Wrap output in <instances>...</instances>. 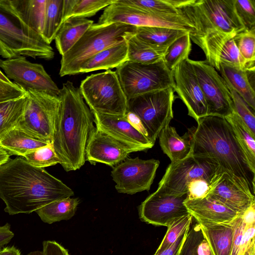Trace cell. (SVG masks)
Here are the masks:
<instances>
[{"instance_id": "8fae6325", "label": "cell", "mask_w": 255, "mask_h": 255, "mask_svg": "<svg viewBox=\"0 0 255 255\" xmlns=\"http://www.w3.org/2000/svg\"><path fill=\"white\" fill-rule=\"evenodd\" d=\"M220 169L213 159L191 153L183 159L171 162L158 184L156 191L175 196L186 194L188 183L197 178L211 180Z\"/></svg>"}, {"instance_id": "4316f807", "label": "cell", "mask_w": 255, "mask_h": 255, "mask_svg": "<svg viewBox=\"0 0 255 255\" xmlns=\"http://www.w3.org/2000/svg\"><path fill=\"white\" fill-rule=\"evenodd\" d=\"M93 23L92 20L81 17H71L64 21L54 38L60 54L68 52Z\"/></svg>"}, {"instance_id": "d590c367", "label": "cell", "mask_w": 255, "mask_h": 255, "mask_svg": "<svg viewBox=\"0 0 255 255\" xmlns=\"http://www.w3.org/2000/svg\"><path fill=\"white\" fill-rule=\"evenodd\" d=\"M64 0H46L41 35L50 44L63 23Z\"/></svg>"}, {"instance_id": "cb8c5ba5", "label": "cell", "mask_w": 255, "mask_h": 255, "mask_svg": "<svg viewBox=\"0 0 255 255\" xmlns=\"http://www.w3.org/2000/svg\"><path fill=\"white\" fill-rule=\"evenodd\" d=\"M235 219L222 224L198 223L213 255H231Z\"/></svg>"}, {"instance_id": "ac0fdd59", "label": "cell", "mask_w": 255, "mask_h": 255, "mask_svg": "<svg viewBox=\"0 0 255 255\" xmlns=\"http://www.w3.org/2000/svg\"><path fill=\"white\" fill-rule=\"evenodd\" d=\"M173 90L188 110V115L197 122L208 116L207 104L194 68L188 58L173 70Z\"/></svg>"}, {"instance_id": "3957f363", "label": "cell", "mask_w": 255, "mask_h": 255, "mask_svg": "<svg viewBox=\"0 0 255 255\" xmlns=\"http://www.w3.org/2000/svg\"><path fill=\"white\" fill-rule=\"evenodd\" d=\"M58 96L61 104L52 144L64 169L75 171L86 161V143L94 127V116L79 88L72 82L63 84Z\"/></svg>"}, {"instance_id": "e0dca14e", "label": "cell", "mask_w": 255, "mask_h": 255, "mask_svg": "<svg viewBox=\"0 0 255 255\" xmlns=\"http://www.w3.org/2000/svg\"><path fill=\"white\" fill-rule=\"evenodd\" d=\"M187 194L175 196L155 191L138 207L140 220L155 226L168 227L175 220L189 214L184 204Z\"/></svg>"}, {"instance_id": "f1b7e54d", "label": "cell", "mask_w": 255, "mask_h": 255, "mask_svg": "<svg viewBox=\"0 0 255 255\" xmlns=\"http://www.w3.org/2000/svg\"><path fill=\"white\" fill-rule=\"evenodd\" d=\"M128 61L142 64H151L163 60L168 47L151 45L136 36L129 35L126 38Z\"/></svg>"}, {"instance_id": "484cf974", "label": "cell", "mask_w": 255, "mask_h": 255, "mask_svg": "<svg viewBox=\"0 0 255 255\" xmlns=\"http://www.w3.org/2000/svg\"><path fill=\"white\" fill-rule=\"evenodd\" d=\"M163 152L174 162L184 159L191 153L192 146L189 132L180 136L175 128L167 126L158 135Z\"/></svg>"}, {"instance_id": "9c48e42d", "label": "cell", "mask_w": 255, "mask_h": 255, "mask_svg": "<svg viewBox=\"0 0 255 255\" xmlns=\"http://www.w3.org/2000/svg\"><path fill=\"white\" fill-rule=\"evenodd\" d=\"M115 72L128 100L147 93L174 88L172 72L163 60L151 64L127 61Z\"/></svg>"}, {"instance_id": "603a6c76", "label": "cell", "mask_w": 255, "mask_h": 255, "mask_svg": "<svg viewBox=\"0 0 255 255\" xmlns=\"http://www.w3.org/2000/svg\"><path fill=\"white\" fill-rule=\"evenodd\" d=\"M227 86L235 90L255 111V92L254 83L251 81L255 77V71L242 70L236 67L221 64L218 70Z\"/></svg>"}, {"instance_id": "74e56055", "label": "cell", "mask_w": 255, "mask_h": 255, "mask_svg": "<svg viewBox=\"0 0 255 255\" xmlns=\"http://www.w3.org/2000/svg\"><path fill=\"white\" fill-rule=\"evenodd\" d=\"M190 32L172 43L167 48L163 60L167 69L172 72L181 62L189 58L192 50Z\"/></svg>"}, {"instance_id": "d6986e66", "label": "cell", "mask_w": 255, "mask_h": 255, "mask_svg": "<svg viewBox=\"0 0 255 255\" xmlns=\"http://www.w3.org/2000/svg\"><path fill=\"white\" fill-rule=\"evenodd\" d=\"M96 127L130 149L132 152L146 150L154 143L128 121L126 115L115 116L92 112Z\"/></svg>"}, {"instance_id": "7a4b0ae2", "label": "cell", "mask_w": 255, "mask_h": 255, "mask_svg": "<svg viewBox=\"0 0 255 255\" xmlns=\"http://www.w3.org/2000/svg\"><path fill=\"white\" fill-rule=\"evenodd\" d=\"M188 129L192 154L214 160L220 169L236 183L255 196L253 168L230 123L223 117L207 116Z\"/></svg>"}, {"instance_id": "8d00e7d4", "label": "cell", "mask_w": 255, "mask_h": 255, "mask_svg": "<svg viewBox=\"0 0 255 255\" xmlns=\"http://www.w3.org/2000/svg\"><path fill=\"white\" fill-rule=\"evenodd\" d=\"M225 119L233 128L249 162L255 168V135L253 134L234 110Z\"/></svg>"}, {"instance_id": "5b68a950", "label": "cell", "mask_w": 255, "mask_h": 255, "mask_svg": "<svg viewBox=\"0 0 255 255\" xmlns=\"http://www.w3.org/2000/svg\"><path fill=\"white\" fill-rule=\"evenodd\" d=\"M136 27L121 23H93L78 41L62 56L59 75L79 74L82 64L99 52L135 34Z\"/></svg>"}, {"instance_id": "9a60e30c", "label": "cell", "mask_w": 255, "mask_h": 255, "mask_svg": "<svg viewBox=\"0 0 255 255\" xmlns=\"http://www.w3.org/2000/svg\"><path fill=\"white\" fill-rule=\"evenodd\" d=\"M0 68L7 78L13 80L25 91L33 90L59 95L60 89L43 66L29 62L25 57L0 59Z\"/></svg>"}, {"instance_id": "30bf717a", "label": "cell", "mask_w": 255, "mask_h": 255, "mask_svg": "<svg viewBox=\"0 0 255 255\" xmlns=\"http://www.w3.org/2000/svg\"><path fill=\"white\" fill-rule=\"evenodd\" d=\"M174 90L171 87L143 94L128 100L127 112L141 121L154 144L160 132L173 117Z\"/></svg>"}, {"instance_id": "7dc6e473", "label": "cell", "mask_w": 255, "mask_h": 255, "mask_svg": "<svg viewBox=\"0 0 255 255\" xmlns=\"http://www.w3.org/2000/svg\"><path fill=\"white\" fill-rule=\"evenodd\" d=\"M44 255H70L67 249L54 241H45L42 243Z\"/></svg>"}, {"instance_id": "9f6ffc18", "label": "cell", "mask_w": 255, "mask_h": 255, "mask_svg": "<svg viewBox=\"0 0 255 255\" xmlns=\"http://www.w3.org/2000/svg\"><path fill=\"white\" fill-rule=\"evenodd\" d=\"M245 255H255V245L254 243L245 253Z\"/></svg>"}, {"instance_id": "d6a6232c", "label": "cell", "mask_w": 255, "mask_h": 255, "mask_svg": "<svg viewBox=\"0 0 255 255\" xmlns=\"http://www.w3.org/2000/svg\"><path fill=\"white\" fill-rule=\"evenodd\" d=\"M187 32H189L167 27L139 26L136 27L135 35L151 45L168 47Z\"/></svg>"}, {"instance_id": "60d3db41", "label": "cell", "mask_w": 255, "mask_h": 255, "mask_svg": "<svg viewBox=\"0 0 255 255\" xmlns=\"http://www.w3.org/2000/svg\"><path fill=\"white\" fill-rule=\"evenodd\" d=\"M193 217L189 213L175 220L168 226L166 233L154 254L171 246L190 225Z\"/></svg>"}, {"instance_id": "4fadbf2b", "label": "cell", "mask_w": 255, "mask_h": 255, "mask_svg": "<svg viewBox=\"0 0 255 255\" xmlns=\"http://www.w3.org/2000/svg\"><path fill=\"white\" fill-rule=\"evenodd\" d=\"M208 107V116L226 118L234 110L230 92L227 84L216 70L206 60L189 59Z\"/></svg>"}, {"instance_id": "5bb4252c", "label": "cell", "mask_w": 255, "mask_h": 255, "mask_svg": "<svg viewBox=\"0 0 255 255\" xmlns=\"http://www.w3.org/2000/svg\"><path fill=\"white\" fill-rule=\"evenodd\" d=\"M158 160L127 158L113 167L111 171L119 193L132 195L148 191L159 165Z\"/></svg>"}, {"instance_id": "db71d44e", "label": "cell", "mask_w": 255, "mask_h": 255, "mask_svg": "<svg viewBox=\"0 0 255 255\" xmlns=\"http://www.w3.org/2000/svg\"><path fill=\"white\" fill-rule=\"evenodd\" d=\"M0 255H21L20 251L14 246L6 247L1 249Z\"/></svg>"}, {"instance_id": "1f68e13d", "label": "cell", "mask_w": 255, "mask_h": 255, "mask_svg": "<svg viewBox=\"0 0 255 255\" xmlns=\"http://www.w3.org/2000/svg\"><path fill=\"white\" fill-rule=\"evenodd\" d=\"M190 0H117V2L141 10L158 14H179Z\"/></svg>"}, {"instance_id": "ab89813d", "label": "cell", "mask_w": 255, "mask_h": 255, "mask_svg": "<svg viewBox=\"0 0 255 255\" xmlns=\"http://www.w3.org/2000/svg\"><path fill=\"white\" fill-rule=\"evenodd\" d=\"M23 157L30 164L38 168H43L60 163L52 143L31 151Z\"/></svg>"}, {"instance_id": "f5cc1de1", "label": "cell", "mask_w": 255, "mask_h": 255, "mask_svg": "<svg viewBox=\"0 0 255 255\" xmlns=\"http://www.w3.org/2000/svg\"><path fill=\"white\" fill-rule=\"evenodd\" d=\"M243 222L246 224L255 223V204L251 205L244 213L241 214Z\"/></svg>"}, {"instance_id": "83f0119b", "label": "cell", "mask_w": 255, "mask_h": 255, "mask_svg": "<svg viewBox=\"0 0 255 255\" xmlns=\"http://www.w3.org/2000/svg\"><path fill=\"white\" fill-rule=\"evenodd\" d=\"M48 143L30 135L16 127L0 138V146L10 155H16L22 157Z\"/></svg>"}, {"instance_id": "7bdbcfd3", "label": "cell", "mask_w": 255, "mask_h": 255, "mask_svg": "<svg viewBox=\"0 0 255 255\" xmlns=\"http://www.w3.org/2000/svg\"><path fill=\"white\" fill-rule=\"evenodd\" d=\"M236 12L246 30L255 29V0H234Z\"/></svg>"}, {"instance_id": "2e32d148", "label": "cell", "mask_w": 255, "mask_h": 255, "mask_svg": "<svg viewBox=\"0 0 255 255\" xmlns=\"http://www.w3.org/2000/svg\"><path fill=\"white\" fill-rule=\"evenodd\" d=\"M191 40L204 52L206 61L218 70L221 64L249 70L241 55L232 35L211 32L203 35H190Z\"/></svg>"}, {"instance_id": "816d5d0a", "label": "cell", "mask_w": 255, "mask_h": 255, "mask_svg": "<svg viewBox=\"0 0 255 255\" xmlns=\"http://www.w3.org/2000/svg\"><path fill=\"white\" fill-rule=\"evenodd\" d=\"M197 255H213L209 245L203 235L197 246Z\"/></svg>"}, {"instance_id": "f546056e", "label": "cell", "mask_w": 255, "mask_h": 255, "mask_svg": "<svg viewBox=\"0 0 255 255\" xmlns=\"http://www.w3.org/2000/svg\"><path fill=\"white\" fill-rule=\"evenodd\" d=\"M46 0H9L22 21L40 35L45 16Z\"/></svg>"}, {"instance_id": "6da1fadb", "label": "cell", "mask_w": 255, "mask_h": 255, "mask_svg": "<svg viewBox=\"0 0 255 255\" xmlns=\"http://www.w3.org/2000/svg\"><path fill=\"white\" fill-rule=\"evenodd\" d=\"M74 195L62 181L24 158L9 159L0 167V198L9 215L30 214Z\"/></svg>"}, {"instance_id": "ee69618b", "label": "cell", "mask_w": 255, "mask_h": 255, "mask_svg": "<svg viewBox=\"0 0 255 255\" xmlns=\"http://www.w3.org/2000/svg\"><path fill=\"white\" fill-rule=\"evenodd\" d=\"M191 222L186 239L180 250L179 255H197V246L203 236L199 224Z\"/></svg>"}, {"instance_id": "91938a15", "label": "cell", "mask_w": 255, "mask_h": 255, "mask_svg": "<svg viewBox=\"0 0 255 255\" xmlns=\"http://www.w3.org/2000/svg\"><path fill=\"white\" fill-rule=\"evenodd\" d=\"M1 248H0V252L1 251Z\"/></svg>"}, {"instance_id": "836d02e7", "label": "cell", "mask_w": 255, "mask_h": 255, "mask_svg": "<svg viewBox=\"0 0 255 255\" xmlns=\"http://www.w3.org/2000/svg\"><path fill=\"white\" fill-rule=\"evenodd\" d=\"M116 0H64L63 22L71 17H90Z\"/></svg>"}, {"instance_id": "d4e9b609", "label": "cell", "mask_w": 255, "mask_h": 255, "mask_svg": "<svg viewBox=\"0 0 255 255\" xmlns=\"http://www.w3.org/2000/svg\"><path fill=\"white\" fill-rule=\"evenodd\" d=\"M127 61L128 45L126 40L110 46L89 58L81 66L79 74L117 68Z\"/></svg>"}, {"instance_id": "681fc988", "label": "cell", "mask_w": 255, "mask_h": 255, "mask_svg": "<svg viewBox=\"0 0 255 255\" xmlns=\"http://www.w3.org/2000/svg\"><path fill=\"white\" fill-rule=\"evenodd\" d=\"M10 230V225L7 223L0 226V248L8 244L14 237Z\"/></svg>"}, {"instance_id": "f907efd6", "label": "cell", "mask_w": 255, "mask_h": 255, "mask_svg": "<svg viewBox=\"0 0 255 255\" xmlns=\"http://www.w3.org/2000/svg\"><path fill=\"white\" fill-rule=\"evenodd\" d=\"M126 117L130 125L142 134L148 138V133L140 120L134 114L127 112Z\"/></svg>"}, {"instance_id": "ffe728a7", "label": "cell", "mask_w": 255, "mask_h": 255, "mask_svg": "<svg viewBox=\"0 0 255 255\" xmlns=\"http://www.w3.org/2000/svg\"><path fill=\"white\" fill-rule=\"evenodd\" d=\"M131 152L130 149L94 127L87 141L85 159L93 164L102 163L114 167Z\"/></svg>"}, {"instance_id": "44dd1931", "label": "cell", "mask_w": 255, "mask_h": 255, "mask_svg": "<svg viewBox=\"0 0 255 255\" xmlns=\"http://www.w3.org/2000/svg\"><path fill=\"white\" fill-rule=\"evenodd\" d=\"M241 214L255 204V197L236 183L220 169L211 181V190L207 196Z\"/></svg>"}, {"instance_id": "277c9868", "label": "cell", "mask_w": 255, "mask_h": 255, "mask_svg": "<svg viewBox=\"0 0 255 255\" xmlns=\"http://www.w3.org/2000/svg\"><path fill=\"white\" fill-rule=\"evenodd\" d=\"M0 55L51 60L54 52L42 36L20 18L9 0H0Z\"/></svg>"}, {"instance_id": "f6af8a7d", "label": "cell", "mask_w": 255, "mask_h": 255, "mask_svg": "<svg viewBox=\"0 0 255 255\" xmlns=\"http://www.w3.org/2000/svg\"><path fill=\"white\" fill-rule=\"evenodd\" d=\"M211 181L204 178H197L190 182L187 186L186 200L206 197L211 190Z\"/></svg>"}, {"instance_id": "f35d334b", "label": "cell", "mask_w": 255, "mask_h": 255, "mask_svg": "<svg viewBox=\"0 0 255 255\" xmlns=\"http://www.w3.org/2000/svg\"><path fill=\"white\" fill-rule=\"evenodd\" d=\"M234 39L249 70L255 71V29L245 30L237 34Z\"/></svg>"}, {"instance_id": "8992f818", "label": "cell", "mask_w": 255, "mask_h": 255, "mask_svg": "<svg viewBox=\"0 0 255 255\" xmlns=\"http://www.w3.org/2000/svg\"><path fill=\"white\" fill-rule=\"evenodd\" d=\"M180 9L195 27L190 35L220 32L235 36L246 30L234 0H190Z\"/></svg>"}, {"instance_id": "7402d4cb", "label": "cell", "mask_w": 255, "mask_h": 255, "mask_svg": "<svg viewBox=\"0 0 255 255\" xmlns=\"http://www.w3.org/2000/svg\"><path fill=\"white\" fill-rule=\"evenodd\" d=\"M184 204L198 223L222 224L232 222L240 214L208 197L186 200Z\"/></svg>"}, {"instance_id": "52a82bcc", "label": "cell", "mask_w": 255, "mask_h": 255, "mask_svg": "<svg viewBox=\"0 0 255 255\" xmlns=\"http://www.w3.org/2000/svg\"><path fill=\"white\" fill-rule=\"evenodd\" d=\"M79 88L92 112L110 116L126 115L128 100L115 71L108 70L92 74L81 81Z\"/></svg>"}, {"instance_id": "bcb514c9", "label": "cell", "mask_w": 255, "mask_h": 255, "mask_svg": "<svg viewBox=\"0 0 255 255\" xmlns=\"http://www.w3.org/2000/svg\"><path fill=\"white\" fill-rule=\"evenodd\" d=\"M26 93L14 82L8 83L0 80V103L22 98Z\"/></svg>"}, {"instance_id": "c3c4849f", "label": "cell", "mask_w": 255, "mask_h": 255, "mask_svg": "<svg viewBox=\"0 0 255 255\" xmlns=\"http://www.w3.org/2000/svg\"><path fill=\"white\" fill-rule=\"evenodd\" d=\"M190 226L171 246L161 252L154 255H179L180 250L187 236Z\"/></svg>"}, {"instance_id": "680465c9", "label": "cell", "mask_w": 255, "mask_h": 255, "mask_svg": "<svg viewBox=\"0 0 255 255\" xmlns=\"http://www.w3.org/2000/svg\"><path fill=\"white\" fill-rule=\"evenodd\" d=\"M27 255H44L43 251H35L30 252Z\"/></svg>"}, {"instance_id": "ba28073f", "label": "cell", "mask_w": 255, "mask_h": 255, "mask_svg": "<svg viewBox=\"0 0 255 255\" xmlns=\"http://www.w3.org/2000/svg\"><path fill=\"white\" fill-rule=\"evenodd\" d=\"M26 93L25 110L16 127L35 138L52 143L60 107L59 97L33 90Z\"/></svg>"}, {"instance_id": "6f0895ef", "label": "cell", "mask_w": 255, "mask_h": 255, "mask_svg": "<svg viewBox=\"0 0 255 255\" xmlns=\"http://www.w3.org/2000/svg\"><path fill=\"white\" fill-rule=\"evenodd\" d=\"M0 80H2L5 82L8 83H10L12 82L8 78L6 77V76L5 75H4L1 72V71L0 70Z\"/></svg>"}, {"instance_id": "11a10c76", "label": "cell", "mask_w": 255, "mask_h": 255, "mask_svg": "<svg viewBox=\"0 0 255 255\" xmlns=\"http://www.w3.org/2000/svg\"><path fill=\"white\" fill-rule=\"evenodd\" d=\"M9 156V154L0 146V167L10 159Z\"/></svg>"}, {"instance_id": "7c38bea8", "label": "cell", "mask_w": 255, "mask_h": 255, "mask_svg": "<svg viewBox=\"0 0 255 255\" xmlns=\"http://www.w3.org/2000/svg\"><path fill=\"white\" fill-rule=\"evenodd\" d=\"M98 23H121L135 27H167L190 33L196 31L194 24L182 11L179 14H154L118 3L117 0L105 8Z\"/></svg>"}, {"instance_id": "4dcf8cb0", "label": "cell", "mask_w": 255, "mask_h": 255, "mask_svg": "<svg viewBox=\"0 0 255 255\" xmlns=\"http://www.w3.org/2000/svg\"><path fill=\"white\" fill-rule=\"evenodd\" d=\"M80 203L78 198L68 197L50 203L35 212L45 223H52L72 218Z\"/></svg>"}, {"instance_id": "e575fe53", "label": "cell", "mask_w": 255, "mask_h": 255, "mask_svg": "<svg viewBox=\"0 0 255 255\" xmlns=\"http://www.w3.org/2000/svg\"><path fill=\"white\" fill-rule=\"evenodd\" d=\"M27 102L26 93L22 98L0 103V138L17 126L23 116Z\"/></svg>"}, {"instance_id": "b9f144b4", "label": "cell", "mask_w": 255, "mask_h": 255, "mask_svg": "<svg viewBox=\"0 0 255 255\" xmlns=\"http://www.w3.org/2000/svg\"><path fill=\"white\" fill-rule=\"evenodd\" d=\"M228 88L230 92L234 111L241 118L253 134L255 135V111L235 90L229 87Z\"/></svg>"}]
</instances>
